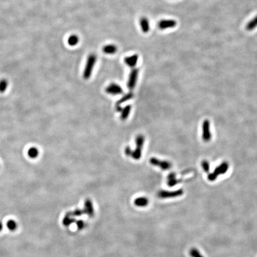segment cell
<instances>
[{
	"mask_svg": "<svg viewBox=\"0 0 257 257\" xmlns=\"http://www.w3.org/2000/svg\"><path fill=\"white\" fill-rule=\"evenodd\" d=\"M97 59V57L95 54H90L88 56L83 73V77L84 79L87 80L90 78Z\"/></svg>",
	"mask_w": 257,
	"mask_h": 257,
	"instance_id": "6da1fadb",
	"label": "cell"
},
{
	"mask_svg": "<svg viewBox=\"0 0 257 257\" xmlns=\"http://www.w3.org/2000/svg\"><path fill=\"white\" fill-rule=\"evenodd\" d=\"M228 168H229V165L227 162L225 161V162L222 163L220 165H219L216 168L213 173H210L208 175V179L211 182H213L216 180L218 177V176L225 174L227 172Z\"/></svg>",
	"mask_w": 257,
	"mask_h": 257,
	"instance_id": "7a4b0ae2",
	"label": "cell"
},
{
	"mask_svg": "<svg viewBox=\"0 0 257 257\" xmlns=\"http://www.w3.org/2000/svg\"><path fill=\"white\" fill-rule=\"evenodd\" d=\"M145 142V138L142 135H139L136 138V148L132 152V157L135 160H138L141 158L142 151Z\"/></svg>",
	"mask_w": 257,
	"mask_h": 257,
	"instance_id": "3957f363",
	"label": "cell"
},
{
	"mask_svg": "<svg viewBox=\"0 0 257 257\" xmlns=\"http://www.w3.org/2000/svg\"><path fill=\"white\" fill-rule=\"evenodd\" d=\"M184 192L182 189H180L174 191H167V190H160L158 194V197L163 199L166 198H176L182 196Z\"/></svg>",
	"mask_w": 257,
	"mask_h": 257,
	"instance_id": "277c9868",
	"label": "cell"
},
{
	"mask_svg": "<svg viewBox=\"0 0 257 257\" xmlns=\"http://www.w3.org/2000/svg\"><path fill=\"white\" fill-rule=\"evenodd\" d=\"M149 163L151 165L158 167L163 170H167L171 167L172 164L168 161L160 160L158 158L152 157L149 159Z\"/></svg>",
	"mask_w": 257,
	"mask_h": 257,
	"instance_id": "5b68a950",
	"label": "cell"
},
{
	"mask_svg": "<svg viewBox=\"0 0 257 257\" xmlns=\"http://www.w3.org/2000/svg\"><path fill=\"white\" fill-rule=\"evenodd\" d=\"M139 69L136 68H133L129 76H128V88L130 90H133L135 88L137 80L138 78Z\"/></svg>",
	"mask_w": 257,
	"mask_h": 257,
	"instance_id": "8992f818",
	"label": "cell"
},
{
	"mask_svg": "<svg viewBox=\"0 0 257 257\" xmlns=\"http://www.w3.org/2000/svg\"><path fill=\"white\" fill-rule=\"evenodd\" d=\"M202 139L208 142L211 139V132L210 129V122L208 120H205L202 124Z\"/></svg>",
	"mask_w": 257,
	"mask_h": 257,
	"instance_id": "52a82bcc",
	"label": "cell"
},
{
	"mask_svg": "<svg viewBox=\"0 0 257 257\" xmlns=\"http://www.w3.org/2000/svg\"><path fill=\"white\" fill-rule=\"evenodd\" d=\"M177 24V21L174 19H164L159 21L158 26L159 29H168L175 28Z\"/></svg>",
	"mask_w": 257,
	"mask_h": 257,
	"instance_id": "ba28073f",
	"label": "cell"
},
{
	"mask_svg": "<svg viewBox=\"0 0 257 257\" xmlns=\"http://www.w3.org/2000/svg\"><path fill=\"white\" fill-rule=\"evenodd\" d=\"M105 92L110 95H120L123 93V89L119 85L114 83H112L109 84L106 88Z\"/></svg>",
	"mask_w": 257,
	"mask_h": 257,
	"instance_id": "9c48e42d",
	"label": "cell"
},
{
	"mask_svg": "<svg viewBox=\"0 0 257 257\" xmlns=\"http://www.w3.org/2000/svg\"><path fill=\"white\" fill-rule=\"evenodd\" d=\"M138 59V56L137 54H133L132 56L126 57L125 59V63L130 67H135L137 64Z\"/></svg>",
	"mask_w": 257,
	"mask_h": 257,
	"instance_id": "30bf717a",
	"label": "cell"
},
{
	"mask_svg": "<svg viewBox=\"0 0 257 257\" xmlns=\"http://www.w3.org/2000/svg\"><path fill=\"white\" fill-rule=\"evenodd\" d=\"M140 26L142 32L147 33L150 30V24L149 20L146 17H142L140 19Z\"/></svg>",
	"mask_w": 257,
	"mask_h": 257,
	"instance_id": "8fae6325",
	"label": "cell"
},
{
	"mask_svg": "<svg viewBox=\"0 0 257 257\" xmlns=\"http://www.w3.org/2000/svg\"><path fill=\"white\" fill-rule=\"evenodd\" d=\"M180 182V180L177 178V176L175 173H171L168 175L167 177V185L170 187H173L176 185L178 184Z\"/></svg>",
	"mask_w": 257,
	"mask_h": 257,
	"instance_id": "7c38bea8",
	"label": "cell"
},
{
	"mask_svg": "<svg viewBox=\"0 0 257 257\" xmlns=\"http://www.w3.org/2000/svg\"><path fill=\"white\" fill-rule=\"evenodd\" d=\"M102 51L107 54H114L117 51V47L113 44H109L102 48Z\"/></svg>",
	"mask_w": 257,
	"mask_h": 257,
	"instance_id": "4fadbf2b",
	"label": "cell"
},
{
	"mask_svg": "<svg viewBox=\"0 0 257 257\" xmlns=\"http://www.w3.org/2000/svg\"><path fill=\"white\" fill-rule=\"evenodd\" d=\"M257 28V15L249 21L246 25L245 29L247 31H252Z\"/></svg>",
	"mask_w": 257,
	"mask_h": 257,
	"instance_id": "5bb4252c",
	"label": "cell"
},
{
	"mask_svg": "<svg viewBox=\"0 0 257 257\" xmlns=\"http://www.w3.org/2000/svg\"><path fill=\"white\" fill-rule=\"evenodd\" d=\"M131 106L130 105H128L127 106H126L124 109H122L121 113V116L120 118L122 120H126V119H128V117L130 114V111H131Z\"/></svg>",
	"mask_w": 257,
	"mask_h": 257,
	"instance_id": "9a60e30c",
	"label": "cell"
},
{
	"mask_svg": "<svg viewBox=\"0 0 257 257\" xmlns=\"http://www.w3.org/2000/svg\"><path fill=\"white\" fill-rule=\"evenodd\" d=\"M79 42V38L78 35H70L68 40H67V42L68 44L71 47H74L75 45H76Z\"/></svg>",
	"mask_w": 257,
	"mask_h": 257,
	"instance_id": "2e32d148",
	"label": "cell"
},
{
	"mask_svg": "<svg viewBox=\"0 0 257 257\" xmlns=\"http://www.w3.org/2000/svg\"><path fill=\"white\" fill-rule=\"evenodd\" d=\"M133 97V94L132 92H128L127 94H125L124 96H123L120 99L117 101L116 105H121V104L128 101V100L132 99Z\"/></svg>",
	"mask_w": 257,
	"mask_h": 257,
	"instance_id": "e0dca14e",
	"label": "cell"
},
{
	"mask_svg": "<svg viewBox=\"0 0 257 257\" xmlns=\"http://www.w3.org/2000/svg\"><path fill=\"white\" fill-rule=\"evenodd\" d=\"M7 227L10 231H15L17 228V224L16 221L10 220L7 223Z\"/></svg>",
	"mask_w": 257,
	"mask_h": 257,
	"instance_id": "ac0fdd59",
	"label": "cell"
},
{
	"mask_svg": "<svg viewBox=\"0 0 257 257\" xmlns=\"http://www.w3.org/2000/svg\"><path fill=\"white\" fill-rule=\"evenodd\" d=\"M38 155H39V151L36 148L32 147L29 149L28 155L29 156L30 158H36L38 156Z\"/></svg>",
	"mask_w": 257,
	"mask_h": 257,
	"instance_id": "d6986e66",
	"label": "cell"
},
{
	"mask_svg": "<svg viewBox=\"0 0 257 257\" xmlns=\"http://www.w3.org/2000/svg\"><path fill=\"white\" fill-rule=\"evenodd\" d=\"M189 255L191 257H204L197 248L193 247L189 251Z\"/></svg>",
	"mask_w": 257,
	"mask_h": 257,
	"instance_id": "ffe728a7",
	"label": "cell"
},
{
	"mask_svg": "<svg viewBox=\"0 0 257 257\" xmlns=\"http://www.w3.org/2000/svg\"><path fill=\"white\" fill-rule=\"evenodd\" d=\"M8 86V82L6 79H2L0 80V92L2 93L6 91Z\"/></svg>",
	"mask_w": 257,
	"mask_h": 257,
	"instance_id": "44dd1931",
	"label": "cell"
},
{
	"mask_svg": "<svg viewBox=\"0 0 257 257\" xmlns=\"http://www.w3.org/2000/svg\"><path fill=\"white\" fill-rule=\"evenodd\" d=\"M135 202L139 206H145L148 204V200L145 198H138Z\"/></svg>",
	"mask_w": 257,
	"mask_h": 257,
	"instance_id": "7402d4cb",
	"label": "cell"
},
{
	"mask_svg": "<svg viewBox=\"0 0 257 257\" xmlns=\"http://www.w3.org/2000/svg\"><path fill=\"white\" fill-rule=\"evenodd\" d=\"M202 167L203 170H204V171H205L206 173H208L209 171V164L208 163V161H206V160H204L202 162Z\"/></svg>",
	"mask_w": 257,
	"mask_h": 257,
	"instance_id": "603a6c76",
	"label": "cell"
},
{
	"mask_svg": "<svg viewBox=\"0 0 257 257\" xmlns=\"http://www.w3.org/2000/svg\"><path fill=\"white\" fill-rule=\"evenodd\" d=\"M132 152H133L132 150L131 149V148L129 147H127L125 148V154H126V155L127 156H131L132 155Z\"/></svg>",
	"mask_w": 257,
	"mask_h": 257,
	"instance_id": "cb8c5ba5",
	"label": "cell"
},
{
	"mask_svg": "<svg viewBox=\"0 0 257 257\" xmlns=\"http://www.w3.org/2000/svg\"><path fill=\"white\" fill-rule=\"evenodd\" d=\"M2 228H3V224H2V221H0V232H1V231H2Z\"/></svg>",
	"mask_w": 257,
	"mask_h": 257,
	"instance_id": "d4e9b609",
	"label": "cell"
}]
</instances>
